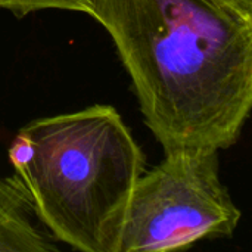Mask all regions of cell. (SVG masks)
Returning a JSON list of instances; mask_svg holds the SVG:
<instances>
[{
	"mask_svg": "<svg viewBox=\"0 0 252 252\" xmlns=\"http://www.w3.org/2000/svg\"><path fill=\"white\" fill-rule=\"evenodd\" d=\"M93 18L165 154L239 140L252 106V21L213 0H99Z\"/></svg>",
	"mask_w": 252,
	"mask_h": 252,
	"instance_id": "1",
	"label": "cell"
},
{
	"mask_svg": "<svg viewBox=\"0 0 252 252\" xmlns=\"http://www.w3.org/2000/svg\"><path fill=\"white\" fill-rule=\"evenodd\" d=\"M9 161L58 242L81 252H120L145 155L114 106L27 123L10 143Z\"/></svg>",
	"mask_w": 252,
	"mask_h": 252,
	"instance_id": "2",
	"label": "cell"
},
{
	"mask_svg": "<svg viewBox=\"0 0 252 252\" xmlns=\"http://www.w3.org/2000/svg\"><path fill=\"white\" fill-rule=\"evenodd\" d=\"M219 151L182 149L137 179L120 252L186 250L232 238L242 213L220 179Z\"/></svg>",
	"mask_w": 252,
	"mask_h": 252,
	"instance_id": "3",
	"label": "cell"
},
{
	"mask_svg": "<svg viewBox=\"0 0 252 252\" xmlns=\"http://www.w3.org/2000/svg\"><path fill=\"white\" fill-rule=\"evenodd\" d=\"M59 251L41 223L31 196L16 176L0 177V252Z\"/></svg>",
	"mask_w": 252,
	"mask_h": 252,
	"instance_id": "4",
	"label": "cell"
},
{
	"mask_svg": "<svg viewBox=\"0 0 252 252\" xmlns=\"http://www.w3.org/2000/svg\"><path fill=\"white\" fill-rule=\"evenodd\" d=\"M99 0H0V9L10 10L18 16H24L31 12L59 9L83 12L93 18Z\"/></svg>",
	"mask_w": 252,
	"mask_h": 252,
	"instance_id": "5",
	"label": "cell"
},
{
	"mask_svg": "<svg viewBox=\"0 0 252 252\" xmlns=\"http://www.w3.org/2000/svg\"><path fill=\"white\" fill-rule=\"evenodd\" d=\"M213 1L236 12L245 19L252 21V0H213Z\"/></svg>",
	"mask_w": 252,
	"mask_h": 252,
	"instance_id": "6",
	"label": "cell"
}]
</instances>
